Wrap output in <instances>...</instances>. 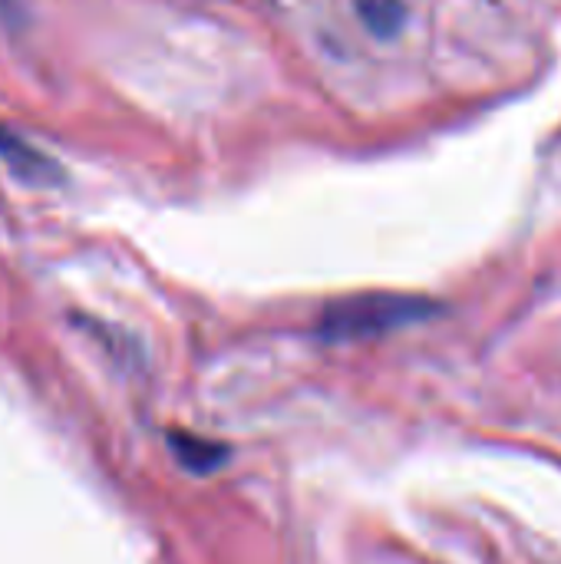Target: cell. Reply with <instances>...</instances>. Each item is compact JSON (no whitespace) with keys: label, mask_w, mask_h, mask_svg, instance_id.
Wrapping results in <instances>:
<instances>
[{"label":"cell","mask_w":561,"mask_h":564,"mask_svg":"<svg viewBox=\"0 0 561 564\" xmlns=\"http://www.w3.org/2000/svg\"><path fill=\"white\" fill-rule=\"evenodd\" d=\"M436 314V304L427 297L413 294H354L341 297L324 307L317 317V334L334 344H350V340H370L384 337L393 330H403L410 324H420Z\"/></svg>","instance_id":"6da1fadb"},{"label":"cell","mask_w":561,"mask_h":564,"mask_svg":"<svg viewBox=\"0 0 561 564\" xmlns=\"http://www.w3.org/2000/svg\"><path fill=\"white\" fill-rule=\"evenodd\" d=\"M0 162H7V169L26 185H53L60 178V165H53L40 149L23 142L7 126H0Z\"/></svg>","instance_id":"7a4b0ae2"},{"label":"cell","mask_w":561,"mask_h":564,"mask_svg":"<svg viewBox=\"0 0 561 564\" xmlns=\"http://www.w3.org/2000/svg\"><path fill=\"white\" fill-rule=\"evenodd\" d=\"M354 10L377 40H393L407 23L403 0H354Z\"/></svg>","instance_id":"3957f363"},{"label":"cell","mask_w":561,"mask_h":564,"mask_svg":"<svg viewBox=\"0 0 561 564\" xmlns=\"http://www.w3.org/2000/svg\"><path fill=\"white\" fill-rule=\"evenodd\" d=\"M172 449L179 456V463L192 473H212L215 466L225 463V449L218 443H208L202 436H192V433H179L172 436Z\"/></svg>","instance_id":"277c9868"},{"label":"cell","mask_w":561,"mask_h":564,"mask_svg":"<svg viewBox=\"0 0 561 564\" xmlns=\"http://www.w3.org/2000/svg\"><path fill=\"white\" fill-rule=\"evenodd\" d=\"M0 20L17 23V0H0Z\"/></svg>","instance_id":"5b68a950"}]
</instances>
